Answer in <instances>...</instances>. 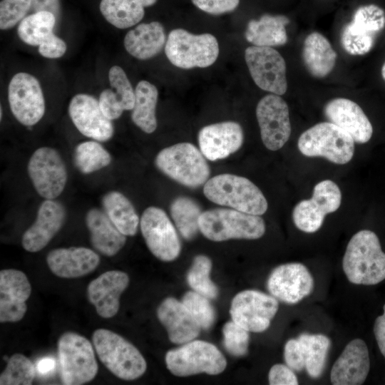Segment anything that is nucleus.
Returning <instances> with one entry per match:
<instances>
[{
    "instance_id": "obj_1",
    "label": "nucleus",
    "mask_w": 385,
    "mask_h": 385,
    "mask_svg": "<svg viewBox=\"0 0 385 385\" xmlns=\"http://www.w3.org/2000/svg\"><path fill=\"white\" fill-rule=\"evenodd\" d=\"M342 267L353 284L374 285L385 279V253L374 232L362 230L352 236L346 248Z\"/></svg>"
},
{
    "instance_id": "obj_2",
    "label": "nucleus",
    "mask_w": 385,
    "mask_h": 385,
    "mask_svg": "<svg viewBox=\"0 0 385 385\" xmlns=\"http://www.w3.org/2000/svg\"><path fill=\"white\" fill-rule=\"evenodd\" d=\"M205 196L220 205L255 215H262L267 210V201L249 179L233 175L220 174L209 179L203 188Z\"/></svg>"
},
{
    "instance_id": "obj_3",
    "label": "nucleus",
    "mask_w": 385,
    "mask_h": 385,
    "mask_svg": "<svg viewBox=\"0 0 385 385\" xmlns=\"http://www.w3.org/2000/svg\"><path fill=\"white\" fill-rule=\"evenodd\" d=\"M95 351L102 364L116 377L131 381L146 371V361L139 350L118 334L98 329L92 336Z\"/></svg>"
},
{
    "instance_id": "obj_4",
    "label": "nucleus",
    "mask_w": 385,
    "mask_h": 385,
    "mask_svg": "<svg viewBox=\"0 0 385 385\" xmlns=\"http://www.w3.org/2000/svg\"><path fill=\"white\" fill-rule=\"evenodd\" d=\"M199 228L206 238L215 242L256 240L264 235L265 223L259 215L232 208H215L202 212Z\"/></svg>"
},
{
    "instance_id": "obj_5",
    "label": "nucleus",
    "mask_w": 385,
    "mask_h": 385,
    "mask_svg": "<svg viewBox=\"0 0 385 385\" xmlns=\"http://www.w3.org/2000/svg\"><path fill=\"white\" fill-rule=\"evenodd\" d=\"M155 164L165 175L191 188L205 184L210 174L205 156L190 143H179L163 148L157 155Z\"/></svg>"
},
{
    "instance_id": "obj_6",
    "label": "nucleus",
    "mask_w": 385,
    "mask_h": 385,
    "mask_svg": "<svg viewBox=\"0 0 385 385\" xmlns=\"http://www.w3.org/2000/svg\"><path fill=\"white\" fill-rule=\"evenodd\" d=\"M60 377L63 384L81 385L92 381L98 371L92 344L84 336L66 332L58 340Z\"/></svg>"
},
{
    "instance_id": "obj_7",
    "label": "nucleus",
    "mask_w": 385,
    "mask_h": 385,
    "mask_svg": "<svg viewBox=\"0 0 385 385\" xmlns=\"http://www.w3.org/2000/svg\"><path fill=\"white\" fill-rule=\"evenodd\" d=\"M164 48L169 61L183 69L208 67L215 62L220 51L213 35L193 34L183 29L170 32Z\"/></svg>"
},
{
    "instance_id": "obj_8",
    "label": "nucleus",
    "mask_w": 385,
    "mask_h": 385,
    "mask_svg": "<svg viewBox=\"0 0 385 385\" xmlns=\"http://www.w3.org/2000/svg\"><path fill=\"white\" fill-rule=\"evenodd\" d=\"M302 154L324 157L336 164H346L354 155V140L331 122H322L304 131L297 143Z\"/></svg>"
},
{
    "instance_id": "obj_9",
    "label": "nucleus",
    "mask_w": 385,
    "mask_h": 385,
    "mask_svg": "<svg viewBox=\"0 0 385 385\" xmlns=\"http://www.w3.org/2000/svg\"><path fill=\"white\" fill-rule=\"evenodd\" d=\"M165 364L173 375L188 376L200 373L219 374L226 368L227 361L214 344L193 339L168 351Z\"/></svg>"
},
{
    "instance_id": "obj_10",
    "label": "nucleus",
    "mask_w": 385,
    "mask_h": 385,
    "mask_svg": "<svg viewBox=\"0 0 385 385\" xmlns=\"http://www.w3.org/2000/svg\"><path fill=\"white\" fill-rule=\"evenodd\" d=\"M141 233L150 252L164 262L175 260L181 251L177 231L165 212L160 207L146 208L140 220Z\"/></svg>"
},
{
    "instance_id": "obj_11",
    "label": "nucleus",
    "mask_w": 385,
    "mask_h": 385,
    "mask_svg": "<svg viewBox=\"0 0 385 385\" xmlns=\"http://www.w3.org/2000/svg\"><path fill=\"white\" fill-rule=\"evenodd\" d=\"M279 308L277 299L258 290L247 289L237 293L230 310L232 321L252 332L267 330Z\"/></svg>"
},
{
    "instance_id": "obj_12",
    "label": "nucleus",
    "mask_w": 385,
    "mask_h": 385,
    "mask_svg": "<svg viewBox=\"0 0 385 385\" xmlns=\"http://www.w3.org/2000/svg\"><path fill=\"white\" fill-rule=\"evenodd\" d=\"M245 59L252 80L260 88L279 96L287 92L286 63L277 50L251 46L245 51Z\"/></svg>"
},
{
    "instance_id": "obj_13",
    "label": "nucleus",
    "mask_w": 385,
    "mask_h": 385,
    "mask_svg": "<svg viewBox=\"0 0 385 385\" xmlns=\"http://www.w3.org/2000/svg\"><path fill=\"white\" fill-rule=\"evenodd\" d=\"M28 173L37 193L46 199H55L63 191L67 170L58 152L50 147L38 148L28 163Z\"/></svg>"
},
{
    "instance_id": "obj_14",
    "label": "nucleus",
    "mask_w": 385,
    "mask_h": 385,
    "mask_svg": "<svg viewBox=\"0 0 385 385\" xmlns=\"http://www.w3.org/2000/svg\"><path fill=\"white\" fill-rule=\"evenodd\" d=\"M8 101L13 115L22 125L32 126L43 118L45 99L38 79L25 72L16 73L8 86Z\"/></svg>"
},
{
    "instance_id": "obj_15",
    "label": "nucleus",
    "mask_w": 385,
    "mask_h": 385,
    "mask_svg": "<svg viewBox=\"0 0 385 385\" xmlns=\"http://www.w3.org/2000/svg\"><path fill=\"white\" fill-rule=\"evenodd\" d=\"M256 116L265 146L272 151L282 148L291 135L289 108L279 95L269 94L260 100Z\"/></svg>"
},
{
    "instance_id": "obj_16",
    "label": "nucleus",
    "mask_w": 385,
    "mask_h": 385,
    "mask_svg": "<svg viewBox=\"0 0 385 385\" xmlns=\"http://www.w3.org/2000/svg\"><path fill=\"white\" fill-rule=\"evenodd\" d=\"M314 279L302 263H286L275 267L270 273L267 288L272 296L289 304L299 302L314 289Z\"/></svg>"
},
{
    "instance_id": "obj_17",
    "label": "nucleus",
    "mask_w": 385,
    "mask_h": 385,
    "mask_svg": "<svg viewBox=\"0 0 385 385\" xmlns=\"http://www.w3.org/2000/svg\"><path fill=\"white\" fill-rule=\"evenodd\" d=\"M385 24L382 11L374 6L359 8L353 21L343 29L341 43L351 55H363L370 51L376 33L380 31Z\"/></svg>"
},
{
    "instance_id": "obj_18",
    "label": "nucleus",
    "mask_w": 385,
    "mask_h": 385,
    "mask_svg": "<svg viewBox=\"0 0 385 385\" xmlns=\"http://www.w3.org/2000/svg\"><path fill=\"white\" fill-rule=\"evenodd\" d=\"M68 114L78 130L86 137L105 142L113 135L112 120L104 115L98 101L91 95H75L69 103Z\"/></svg>"
},
{
    "instance_id": "obj_19",
    "label": "nucleus",
    "mask_w": 385,
    "mask_h": 385,
    "mask_svg": "<svg viewBox=\"0 0 385 385\" xmlns=\"http://www.w3.org/2000/svg\"><path fill=\"white\" fill-rule=\"evenodd\" d=\"M66 210L55 199H46L40 205L35 222L24 233L21 245L29 252L43 249L65 223Z\"/></svg>"
},
{
    "instance_id": "obj_20",
    "label": "nucleus",
    "mask_w": 385,
    "mask_h": 385,
    "mask_svg": "<svg viewBox=\"0 0 385 385\" xmlns=\"http://www.w3.org/2000/svg\"><path fill=\"white\" fill-rule=\"evenodd\" d=\"M31 286L26 275L14 269L0 272V322H16L23 319Z\"/></svg>"
},
{
    "instance_id": "obj_21",
    "label": "nucleus",
    "mask_w": 385,
    "mask_h": 385,
    "mask_svg": "<svg viewBox=\"0 0 385 385\" xmlns=\"http://www.w3.org/2000/svg\"><path fill=\"white\" fill-rule=\"evenodd\" d=\"M244 140L241 125L225 121L206 125L198 133L200 150L211 161L224 159L237 151Z\"/></svg>"
},
{
    "instance_id": "obj_22",
    "label": "nucleus",
    "mask_w": 385,
    "mask_h": 385,
    "mask_svg": "<svg viewBox=\"0 0 385 385\" xmlns=\"http://www.w3.org/2000/svg\"><path fill=\"white\" fill-rule=\"evenodd\" d=\"M129 281L127 273L120 270H110L88 284V299L100 317L110 319L118 313L120 295L128 287Z\"/></svg>"
},
{
    "instance_id": "obj_23",
    "label": "nucleus",
    "mask_w": 385,
    "mask_h": 385,
    "mask_svg": "<svg viewBox=\"0 0 385 385\" xmlns=\"http://www.w3.org/2000/svg\"><path fill=\"white\" fill-rule=\"evenodd\" d=\"M370 370L368 347L361 339L349 342L334 361L330 381L334 385L362 384Z\"/></svg>"
},
{
    "instance_id": "obj_24",
    "label": "nucleus",
    "mask_w": 385,
    "mask_h": 385,
    "mask_svg": "<svg viewBox=\"0 0 385 385\" xmlns=\"http://www.w3.org/2000/svg\"><path fill=\"white\" fill-rule=\"evenodd\" d=\"M324 113L329 122L346 132L354 142L367 143L373 134V127L361 108L353 101L336 98L324 106Z\"/></svg>"
},
{
    "instance_id": "obj_25",
    "label": "nucleus",
    "mask_w": 385,
    "mask_h": 385,
    "mask_svg": "<svg viewBox=\"0 0 385 385\" xmlns=\"http://www.w3.org/2000/svg\"><path fill=\"white\" fill-rule=\"evenodd\" d=\"M46 262L56 276L71 279L94 271L100 263V257L95 251L83 247H61L50 251Z\"/></svg>"
},
{
    "instance_id": "obj_26",
    "label": "nucleus",
    "mask_w": 385,
    "mask_h": 385,
    "mask_svg": "<svg viewBox=\"0 0 385 385\" xmlns=\"http://www.w3.org/2000/svg\"><path fill=\"white\" fill-rule=\"evenodd\" d=\"M157 317L173 343L183 344L195 339L202 329L184 304L173 297L165 298L157 309Z\"/></svg>"
},
{
    "instance_id": "obj_27",
    "label": "nucleus",
    "mask_w": 385,
    "mask_h": 385,
    "mask_svg": "<svg viewBox=\"0 0 385 385\" xmlns=\"http://www.w3.org/2000/svg\"><path fill=\"white\" fill-rule=\"evenodd\" d=\"M86 224L93 247L101 255L113 257L124 247L126 236L116 228L103 210H89L86 215Z\"/></svg>"
},
{
    "instance_id": "obj_28",
    "label": "nucleus",
    "mask_w": 385,
    "mask_h": 385,
    "mask_svg": "<svg viewBox=\"0 0 385 385\" xmlns=\"http://www.w3.org/2000/svg\"><path fill=\"white\" fill-rule=\"evenodd\" d=\"M166 35L158 21L143 23L128 31L123 39L126 51L139 60H148L158 55L165 48Z\"/></svg>"
},
{
    "instance_id": "obj_29",
    "label": "nucleus",
    "mask_w": 385,
    "mask_h": 385,
    "mask_svg": "<svg viewBox=\"0 0 385 385\" xmlns=\"http://www.w3.org/2000/svg\"><path fill=\"white\" fill-rule=\"evenodd\" d=\"M302 57L308 72L315 78H322L332 72L337 55L324 36L312 32L304 41Z\"/></svg>"
},
{
    "instance_id": "obj_30",
    "label": "nucleus",
    "mask_w": 385,
    "mask_h": 385,
    "mask_svg": "<svg viewBox=\"0 0 385 385\" xmlns=\"http://www.w3.org/2000/svg\"><path fill=\"white\" fill-rule=\"evenodd\" d=\"M289 20L282 15L265 14L260 19H252L247 24L245 32L247 41L257 46H278L288 40L286 25Z\"/></svg>"
},
{
    "instance_id": "obj_31",
    "label": "nucleus",
    "mask_w": 385,
    "mask_h": 385,
    "mask_svg": "<svg viewBox=\"0 0 385 385\" xmlns=\"http://www.w3.org/2000/svg\"><path fill=\"white\" fill-rule=\"evenodd\" d=\"M158 0H101L100 11L113 26L124 29L138 24L143 18L145 8Z\"/></svg>"
},
{
    "instance_id": "obj_32",
    "label": "nucleus",
    "mask_w": 385,
    "mask_h": 385,
    "mask_svg": "<svg viewBox=\"0 0 385 385\" xmlns=\"http://www.w3.org/2000/svg\"><path fill=\"white\" fill-rule=\"evenodd\" d=\"M103 211L116 228L125 236L137 233L139 217L131 202L118 191H111L102 198Z\"/></svg>"
},
{
    "instance_id": "obj_33",
    "label": "nucleus",
    "mask_w": 385,
    "mask_h": 385,
    "mask_svg": "<svg viewBox=\"0 0 385 385\" xmlns=\"http://www.w3.org/2000/svg\"><path fill=\"white\" fill-rule=\"evenodd\" d=\"M158 98L157 88L148 81H140L135 88V103L131 110L133 123L146 133H152L157 128L155 115Z\"/></svg>"
},
{
    "instance_id": "obj_34",
    "label": "nucleus",
    "mask_w": 385,
    "mask_h": 385,
    "mask_svg": "<svg viewBox=\"0 0 385 385\" xmlns=\"http://www.w3.org/2000/svg\"><path fill=\"white\" fill-rule=\"evenodd\" d=\"M56 21V17L51 12H34L19 23L18 36L26 44L38 46L54 34Z\"/></svg>"
},
{
    "instance_id": "obj_35",
    "label": "nucleus",
    "mask_w": 385,
    "mask_h": 385,
    "mask_svg": "<svg viewBox=\"0 0 385 385\" xmlns=\"http://www.w3.org/2000/svg\"><path fill=\"white\" fill-rule=\"evenodd\" d=\"M170 210L182 237L187 240L194 239L200 231L199 218L202 212L200 205L190 197L180 196L173 200Z\"/></svg>"
},
{
    "instance_id": "obj_36",
    "label": "nucleus",
    "mask_w": 385,
    "mask_h": 385,
    "mask_svg": "<svg viewBox=\"0 0 385 385\" xmlns=\"http://www.w3.org/2000/svg\"><path fill=\"white\" fill-rule=\"evenodd\" d=\"M298 339L304 350V369L310 377L319 378L325 367L331 346L330 339L323 334L307 333L300 334Z\"/></svg>"
},
{
    "instance_id": "obj_37",
    "label": "nucleus",
    "mask_w": 385,
    "mask_h": 385,
    "mask_svg": "<svg viewBox=\"0 0 385 385\" xmlns=\"http://www.w3.org/2000/svg\"><path fill=\"white\" fill-rule=\"evenodd\" d=\"M73 162L81 173L90 174L108 166L111 162V156L98 142L89 140L76 145Z\"/></svg>"
},
{
    "instance_id": "obj_38",
    "label": "nucleus",
    "mask_w": 385,
    "mask_h": 385,
    "mask_svg": "<svg viewBox=\"0 0 385 385\" xmlns=\"http://www.w3.org/2000/svg\"><path fill=\"white\" fill-rule=\"evenodd\" d=\"M212 261L207 256L197 255L188 272L186 279L193 291L208 299H215L218 289L210 277Z\"/></svg>"
},
{
    "instance_id": "obj_39",
    "label": "nucleus",
    "mask_w": 385,
    "mask_h": 385,
    "mask_svg": "<svg viewBox=\"0 0 385 385\" xmlns=\"http://www.w3.org/2000/svg\"><path fill=\"white\" fill-rule=\"evenodd\" d=\"M36 369L32 361L22 354L16 353L7 360L0 375L1 385H30L36 376Z\"/></svg>"
},
{
    "instance_id": "obj_40",
    "label": "nucleus",
    "mask_w": 385,
    "mask_h": 385,
    "mask_svg": "<svg viewBox=\"0 0 385 385\" xmlns=\"http://www.w3.org/2000/svg\"><path fill=\"white\" fill-rule=\"evenodd\" d=\"M325 216L326 214L312 198L301 200L292 212L295 226L307 233L317 232L322 225Z\"/></svg>"
},
{
    "instance_id": "obj_41",
    "label": "nucleus",
    "mask_w": 385,
    "mask_h": 385,
    "mask_svg": "<svg viewBox=\"0 0 385 385\" xmlns=\"http://www.w3.org/2000/svg\"><path fill=\"white\" fill-rule=\"evenodd\" d=\"M182 302L202 329H209L213 325L215 312L208 298L195 291H189L183 295Z\"/></svg>"
},
{
    "instance_id": "obj_42",
    "label": "nucleus",
    "mask_w": 385,
    "mask_h": 385,
    "mask_svg": "<svg viewBox=\"0 0 385 385\" xmlns=\"http://www.w3.org/2000/svg\"><path fill=\"white\" fill-rule=\"evenodd\" d=\"M312 199L327 215L335 212L339 207L342 193L334 182L325 180L314 186Z\"/></svg>"
},
{
    "instance_id": "obj_43",
    "label": "nucleus",
    "mask_w": 385,
    "mask_h": 385,
    "mask_svg": "<svg viewBox=\"0 0 385 385\" xmlns=\"http://www.w3.org/2000/svg\"><path fill=\"white\" fill-rule=\"evenodd\" d=\"M222 334L223 344L228 353L235 356L247 354L250 342L248 331L231 321L224 324Z\"/></svg>"
},
{
    "instance_id": "obj_44",
    "label": "nucleus",
    "mask_w": 385,
    "mask_h": 385,
    "mask_svg": "<svg viewBox=\"0 0 385 385\" xmlns=\"http://www.w3.org/2000/svg\"><path fill=\"white\" fill-rule=\"evenodd\" d=\"M108 80L112 89L120 98L125 111H130L135 103V90L125 72L119 66H113L108 72Z\"/></svg>"
},
{
    "instance_id": "obj_45",
    "label": "nucleus",
    "mask_w": 385,
    "mask_h": 385,
    "mask_svg": "<svg viewBox=\"0 0 385 385\" xmlns=\"http://www.w3.org/2000/svg\"><path fill=\"white\" fill-rule=\"evenodd\" d=\"M31 8V0H1L0 29L7 30L21 22Z\"/></svg>"
},
{
    "instance_id": "obj_46",
    "label": "nucleus",
    "mask_w": 385,
    "mask_h": 385,
    "mask_svg": "<svg viewBox=\"0 0 385 385\" xmlns=\"http://www.w3.org/2000/svg\"><path fill=\"white\" fill-rule=\"evenodd\" d=\"M98 102L103 113L111 120L120 118L125 111L120 98L112 88L104 89Z\"/></svg>"
},
{
    "instance_id": "obj_47",
    "label": "nucleus",
    "mask_w": 385,
    "mask_h": 385,
    "mask_svg": "<svg viewBox=\"0 0 385 385\" xmlns=\"http://www.w3.org/2000/svg\"><path fill=\"white\" fill-rule=\"evenodd\" d=\"M284 359L286 364L293 371H300L305 366L304 350L297 339H289L284 348Z\"/></svg>"
},
{
    "instance_id": "obj_48",
    "label": "nucleus",
    "mask_w": 385,
    "mask_h": 385,
    "mask_svg": "<svg viewBox=\"0 0 385 385\" xmlns=\"http://www.w3.org/2000/svg\"><path fill=\"white\" fill-rule=\"evenodd\" d=\"M199 9L212 15H219L234 11L240 0H191Z\"/></svg>"
},
{
    "instance_id": "obj_49",
    "label": "nucleus",
    "mask_w": 385,
    "mask_h": 385,
    "mask_svg": "<svg viewBox=\"0 0 385 385\" xmlns=\"http://www.w3.org/2000/svg\"><path fill=\"white\" fill-rule=\"evenodd\" d=\"M269 384L271 385H297L298 379L292 369L287 365L277 364L273 365L268 374Z\"/></svg>"
},
{
    "instance_id": "obj_50",
    "label": "nucleus",
    "mask_w": 385,
    "mask_h": 385,
    "mask_svg": "<svg viewBox=\"0 0 385 385\" xmlns=\"http://www.w3.org/2000/svg\"><path fill=\"white\" fill-rule=\"evenodd\" d=\"M67 50L65 41L53 34L48 40L38 46V53L47 58L63 56Z\"/></svg>"
},
{
    "instance_id": "obj_51",
    "label": "nucleus",
    "mask_w": 385,
    "mask_h": 385,
    "mask_svg": "<svg viewBox=\"0 0 385 385\" xmlns=\"http://www.w3.org/2000/svg\"><path fill=\"white\" fill-rule=\"evenodd\" d=\"M383 309L384 313L375 319L374 333L379 349L385 358V304Z\"/></svg>"
},
{
    "instance_id": "obj_52",
    "label": "nucleus",
    "mask_w": 385,
    "mask_h": 385,
    "mask_svg": "<svg viewBox=\"0 0 385 385\" xmlns=\"http://www.w3.org/2000/svg\"><path fill=\"white\" fill-rule=\"evenodd\" d=\"M31 9L34 12H51L58 18L60 14V0H31Z\"/></svg>"
},
{
    "instance_id": "obj_53",
    "label": "nucleus",
    "mask_w": 385,
    "mask_h": 385,
    "mask_svg": "<svg viewBox=\"0 0 385 385\" xmlns=\"http://www.w3.org/2000/svg\"><path fill=\"white\" fill-rule=\"evenodd\" d=\"M56 362L53 359L43 358L39 360L36 366V371L41 375L48 374L54 369Z\"/></svg>"
},
{
    "instance_id": "obj_54",
    "label": "nucleus",
    "mask_w": 385,
    "mask_h": 385,
    "mask_svg": "<svg viewBox=\"0 0 385 385\" xmlns=\"http://www.w3.org/2000/svg\"><path fill=\"white\" fill-rule=\"evenodd\" d=\"M381 76H382L383 79L385 81V62L384 63V64H383V66L381 67Z\"/></svg>"
},
{
    "instance_id": "obj_55",
    "label": "nucleus",
    "mask_w": 385,
    "mask_h": 385,
    "mask_svg": "<svg viewBox=\"0 0 385 385\" xmlns=\"http://www.w3.org/2000/svg\"><path fill=\"white\" fill-rule=\"evenodd\" d=\"M2 113H3V111H2V108L1 106V111H0V114H1L0 118H1V120L2 119Z\"/></svg>"
}]
</instances>
